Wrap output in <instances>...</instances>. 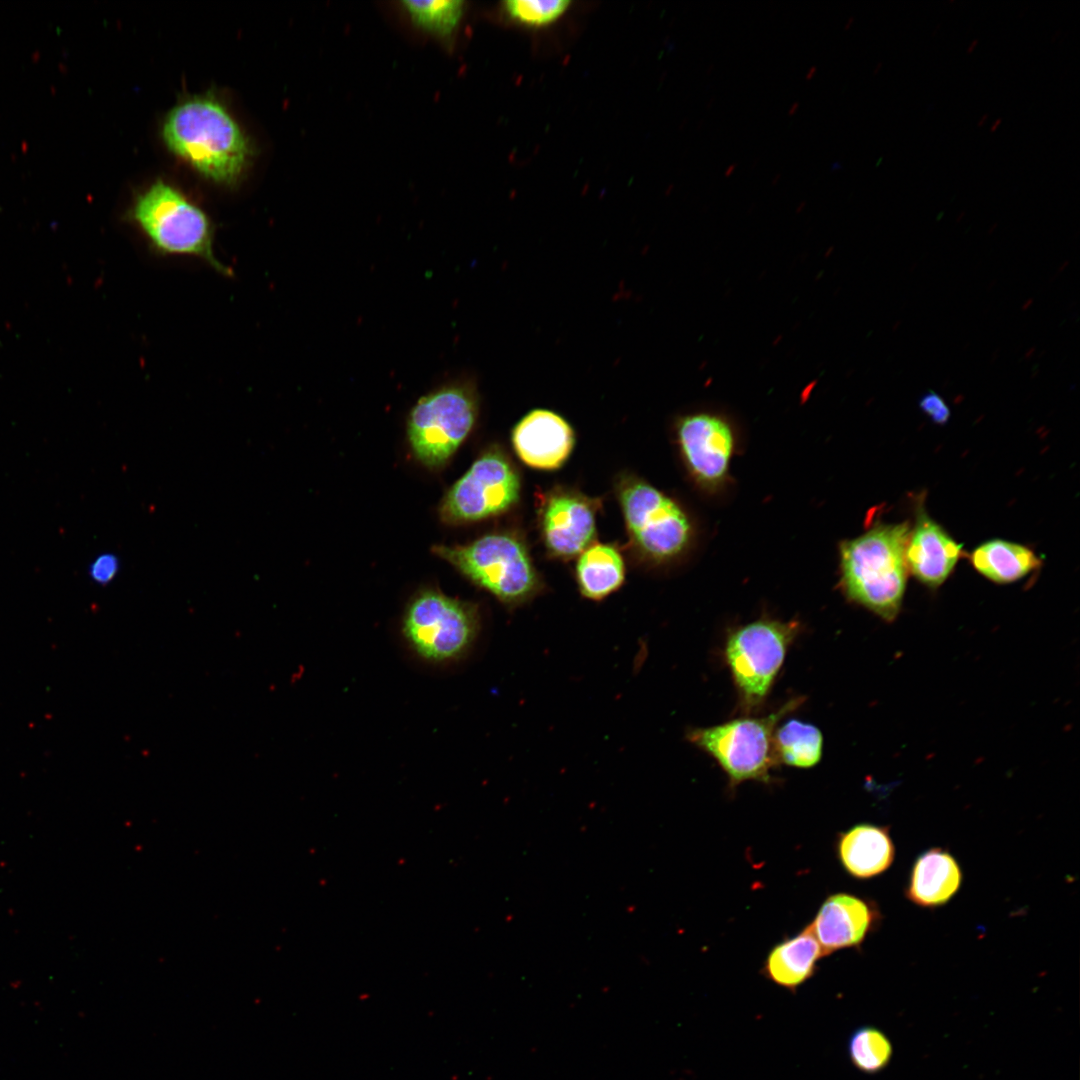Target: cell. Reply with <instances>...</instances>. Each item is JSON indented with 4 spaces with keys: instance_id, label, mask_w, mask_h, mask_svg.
Masks as SVG:
<instances>
[{
    "instance_id": "37",
    "label": "cell",
    "mask_w": 1080,
    "mask_h": 1080,
    "mask_svg": "<svg viewBox=\"0 0 1080 1080\" xmlns=\"http://www.w3.org/2000/svg\"><path fill=\"white\" fill-rule=\"evenodd\" d=\"M714 69V64H710L706 69V76H709Z\"/></svg>"
},
{
    "instance_id": "2",
    "label": "cell",
    "mask_w": 1080,
    "mask_h": 1080,
    "mask_svg": "<svg viewBox=\"0 0 1080 1080\" xmlns=\"http://www.w3.org/2000/svg\"><path fill=\"white\" fill-rule=\"evenodd\" d=\"M163 138L171 151L217 182L236 180L248 161L246 137L213 99L195 98L176 106L163 125Z\"/></svg>"
},
{
    "instance_id": "12",
    "label": "cell",
    "mask_w": 1080,
    "mask_h": 1080,
    "mask_svg": "<svg viewBox=\"0 0 1080 1080\" xmlns=\"http://www.w3.org/2000/svg\"><path fill=\"white\" fill-rule=\"evenodd\" d=\"M599 506V499L567 488L553 489L542 497L540 530L551 556L571 559L592 544Z\"/></svg>"
},
{
    "instance_id": "11",
    "label": "cell",
    "mask_w": 1080,
    "mask_h": 1080,
    "mask_svg": "<svg viewBox=\"0 0 1080 1080\" xmlns=\"http://www.w3.org/2000/svg\"><path fill=\"white\" fill-rule=\"evenodd\" d=\"M676 436L682 458L694 480L710 492L726 482L735 437L721 416L694 413L676 422Z\"/></svg>"
},
{
    "instance_id": "31",
    "label": "cell",
    "mask_w": 1080,
    "mask_h": 1080,
    "mask_svg": "<svg viewBox=\"0 0 1080 1080\" xmlns=\"http://www.w3.org/2000/svg\"><path fill=\"white\" fill-rule=\"evenodd\" d=\"M854 21H855L854 16L849 17L846 24H845V26H844V31L850 30V28H851L852 24L854 23Z\"/></svg>"
},
{
    "instance_id": "3",
    "label": "cell",
    "mask_w": 1080,
    "mask_h": 1080,
    "mask_svg": "<svg viewBox=\"0 0 1080 1080\" xmlns=\"http://www.w3.org/2000/svg\"><path fill=\"white\" fill-rule=\"evenodd\" d=\"M130 218L155 254L194 257L224 276L232 275L214 252V228L207 214L171 185H151L135 200Z\"/></svg>"
},
{
    "instance_id": "7",
    "label": "cell",
    "mask_w": 1080,
    "mask_h": 1080,
    "mask_svg": "<svg viewBox=\"0 0 1080 1080\" xmlns=\"http://www.w3.org/2000/svg\"><path fill=\"white\" fill-rule=\"evenodd\" d=\"M616 493L630 542L644 560L665 563L686 551L692 525L672 498L630 474L618 479Z\"/></svg>"
},
{
    "instance_id": "8",
    "label": "cell",
    "mask_w": 1080,
    "mask_h": 1080,
    "mask_svg": "<svg viewBox=\"0 0 1080 1080\" xmlns=\"http://www.w3.org/2000/svg\"><path fill=\"white\" fill-rule=\"evenodd\" d=\"M478 409L471 382L444 386L420 398L407 423L415 457L431 468L444 465L472 430Z\"/></svg>"
},
{
    "instance_id": "17",
    "label": "cell",
    "mask_w": 1080,
    "mask_h": 1080,
    "mask_svg": "<svg viewBox=\"0 0 1080 1080\" xmlns=\"http://www.w3.org/2000/svg\"><path fill=\"white\" fill-rule=\"evenodd\" d=\"M962 880V870L956 858L944 848L932 847L915 859L905 896L919 907L937 908L952 899L959 891Z\"/></svg>"
},
{
    "instance_id": "24",
    "label": "cell",
    "mask_w": 1080,
    "mask_h": 1080,
    "mask_svg": "<svg viewBox=\"0 0 1080 1080\" xmlns=\"http://www.w3.org/2000/svg\"><path fill=\"white\" fill-rule=\"evenodd\" d=\"M508 16L520 24L544 26L558 19L570 5L569 1L510 0L505 2Z\"/></svg>"
},
{
    "instance_id": "27",
    "label": "cell",
    "mask_w": 1080,
    "mask_h": 1080,
    "mask_svg": "<svg viewBox=\"0 0 1080 1080\" xmlns=\"http://www.w3.org/2000/svg\"><path fill=\"white\" fill-rule=\"evenodd\" d=\"M817 70H818L817 66H815V65L811 66L809 68V70L807 71L806 75H805V79L807 81L811 80L815 76Z\"/></svg>"
},
{
    "instance_id": "38",
    "label": "cell",
    "mask_w": 1080,
    "mask_h": 1080,
    "mask_svg": "<svg viewBox=\"0 0 1080 1080\" xmlns=\"http://www.w3.org/2000/svg\"><path fill=\"white\" fill-rule=\"evenodd\" d=\"M759 161H760L759 158L754 159L753 163L751 164V168H755L756 165L759 163Z\"/></svg>"
},
{
    "instance_id": "26",
    "label": "cell",
    "mask_w": 1080,
    "mask_h": 1080,
    "mask_svg": "<svg viewBox=\"0 0 1080 1080\" xmlns=\"http://www.w3.org/2000/svg\"><path fill=\"white\" fill-rule=\"evenodd\" d=\"M921 410L936 424H945L950 418V409L944 399L934 391L925 393L920 401Z\"/></svg>"
},
{
    "instance_id": "13",
    "label": "cell",
    "mask_w": 1080,
    "mask_h": 1080,
    "mask_svg": "<svg viewBox=\"0 0 1080 1080\" xmlns=\"http://www.w3.org/2000/svg\"><path fill=\"white\" fill-rule=\"evenodd\" d=\"M881 919L880 909L872 900L839 892L823 901L808 927L827 956L859 947L879 927Z\"/></svg>"
},
{
    "instance_id": "20",
    "label": "cell",
    "mask_w": 1080,
    "mask_h": 1080,
    "mask_svg": "<svg viewBox=\"0 0 1080 1080\" xmlns=\"http://www.w3.org/2000/svg\"><path fill=\"white\" fill-rule=\"evenodd\" d=\"M969 558L979 573L1000 584L1017 581L1041 566L1029 547L1002 539L982 543Z\"/></svg>"
},
{
    "instance_id": "6",
    "label": "cell",
    "mask_w": 1080,
    "mask_h": 1080,
    "mask_svg": "<svg viewBox=\"0 0 1080 1080\" xmlns=\"http://www.w3.org/2000/svg\"><path fill=\"white\" fill-rule=\"evenodd\" d=\"M799 632L800 624L796 621L761 618L728 634L724 657L742 714L748 716L763 706Z\"/></svg>"
},
{
    "instance_id": "32",
    "label": "cell",
    "mask_w": 1080,
    "mask_h": 1080,
    "mask_svg": "<svg viewBox=\"0 0 1080 1080\" xmlns=\"http://www.w3.org/2000/svg\"><path fill=\"white\" fill-rule=\"evenodd\" d=\"M978 43H979V40H978V39H974V40H973V41L971 42V44L969 45V47H968V49H967V53H969V54H970V53H972V52L974 51V49L976 48V46L978 45Z\"/></svg>"
},
{
    "instance_id": "30",
    "label": "cell",
    "mask_w": 1080,
    "mask_h": 1080,
    "mask_svg": "<svg viewBox=\"0 0 1080 1080\" xmlns=\"http://www.w3.org/2000/svg\"><path fill=\"white\" fill-rule=\"evenodd\" d=\"M1001 123H1002V118H998V119H996V120H995V122L993 123V125H992V126H991V128H990V132H991V133H994V132H995V131H996V130L998 129V127H999V125H1000Z\"/></svg>"
},
{
    "instance_id": "5",
    "label": "cell",
    "mask_w": 1080,
    "mask_h": 1080,
    "mask_svg": "<svg viewBox=\"0 0 1080 1080\" xmlns=\"http://www.w3.org/2000/svg\"><path fill=\"white\" fill-rule=\"evenodd\" d=\"M804 697H794L763 717L736 718L718 725L689 729L688 741L710 755L736 787L745 781L769 783L779 764L774 749L777 724L797 709Z\"/></svg>"
},
{
    "instance_id": "33",
    "label": "cell",
    "mask_w": 1080,
    "mask_h": 1080,
    "mask_svg": "<svg viewBox=\"0 0 1080 1080\" xmlns=\"http://www.w3.org/2000/svg\"><path fill=\"white\" fill-rule=\"evenodd\" d=\"M988 119V114H984L977 123L978 127H982Z\"/></svg>"
},
{
    "instance_id": "39",
    "label": "cell",
    "mask_w": 1080,
    "mask_h": 1080,
    "mask_svg": "<svg viewBox=\"0 0 1080 1080\" xmlns=\"http://www.w3.org/2000/svg\"><path fill=\"white\" fill-rule=\"evenodd\" d=\"M1059 34H1060V30H1058L1057 33L1054 34V36L1052 37V40L1054 41L1055 38H1057L1059 36Z\"/></svg>"
},
{
    "instance_id": "19",
    "label": "cell",
    "mask_w": 1080,
    "mask_h": 1080,
    "mask_svg": "<svg viewBox=\"0 0 1080 1080\" xmlns=\"http://www.w3.org/2000/svg\"><path fill=\"white\" fill-rule=\"evenodd\" d=\"M624 580V560L613 545L592 543L578 555L576 581L583 597L603 600L617 591Z\"/></svg>"
},
{
    "instance_id": "36",
    "label": "cell",
    "mask_w": 1080,
    "mask_h": 1080,
    "mask_svg": "<svg viewBox=\"0 0 1080 1080\" xmlns=\"http://www.w3.org/2000/svg\"><path fill=\"white\" fill-rule=\"evenodd\" d=\"M882 65H883V63H882L881 61H880V62H878V64H877L876 68H875V69H874V71H873V75H876V74H878V72H879V71L881 70V68H882Z\"/></svg>"
},
{
    "instance_id": "9",
    "label": "cell",
    "mask_w": 1080,
    "mask_h": 1080,
    "mask_svg": "<svg viewBox=\"0 0 1080 1080\" xmlns=\"http://www.w3.org/2000/svg\"><path fill=\"white\" fill-rule=\"evenodd\" d=\"M404 634L422 657L444 661L461 656L475 640L479 615L470 603L425 591L409 604Z\"/></svg>"
},
{
    "instance_id": "14",
    "label": "cell",
    "mask_w": 1080,
    "mask_h": 1080,
    "mask_svg": "<svg viewBox=\"0 0 1080 1080\" xmlns=\"http://www.w3.org/2000/svg\"><path fill=\"white\" fill-rule=\"evenodd\" d=\"M512 445L519 459L539 470L560 468L569 458L575 443L571 425L559 414L534 409L513 428Z\"/></svg>"
},
{
    "instance_id": "25",
    "label": "cell",
    "mask_w": 1080,
    "mask_h": 1080,
    "mask_svg": "<svg viewBox=\"0 0 1080 1080\" xmlns=\"http://www.w3.org/2000/svg\"><path fill=\"white\" fill-rule=\"evenodd\" d=\"M119 567L118 557L113 553L106 552L100 554L91 562L88 574L96 584L106 585L115 578Z\"/></svg>"
},
{
    "instance_id": "35",
    "label": "cell",
    "mask_w": 1080,
    "mask_h": 1080,
    "mask_svg": "<svg viewBox=\"0 0 1080 1080\" xmlns=\"http://www.w3.org/2000/svg\"><path fill=\"white\" fill-rule=\"evenodd\" d=\"M780 178H781V174L780 173L776 174L774 176V178L772 179L771 184L776 185L778 183V181L780 180Z\"/></svg>"
},
{
    "instance_id": "16",
    "label": "cell",
    "mask_w": 1080,
    "mask_h": 1080,
    "mask_svg": "<svg viewBox=\"0 0 1080 1080\" xmlns=\"http://www.w3.org/2000/svg\"><path fill=\"white\" fill-rule=\"evenodd\" d=\"M836 855L851 877L868 880L884 873L895 858V845L887 826L856 824L837 834Z\"/></svg>"
},
{
    "instance_id": "28",
    "label": "cell",
    "mask_w": 1080,
    "mask_h": 1080,
    "mask_svg": "<svg viewBox=\"0 0 1080 1080\" xmlns=\"http://www.w3.org/2000/svg\"><path fill=\"white\" fill-rule=\"evenodd\" d=\"M737 166H738V164H737V163H732V164H730V165H729V166L727 167V169L725 170V172H724V176H725V177H730V176H731V175H732V174H733V173L735 172V170H736Z\"/></svg>"
},
{
    "instance_id": "22",
    "label": "cell",
    "mask_w": 1080,
    "mask_h": 1080,
    "mask_svg": "<svg viewBox=\"0 0 1080 1080\" xmlns=\"http://www.w3.org/2000/svg\"><path fill=\"white\" fill-rule=\"evenodd\" d=\"M401 4L412 23L442 39L455 32L464 13V2L459 0L402 1Z\"/></svg>"
},
{
    "instance_id": "21",
    "label": "cell",
    "mask_w": 1080,
    "mask_h": 1080,
    "mask_svg": "<svg viewBox=\"0 0 1080 1080\" xmlns=\"http://www.w3.org/2000/svg\"><path fill=\"white\" fill-rule=\"evenodd\" d=\"M777 759L795 768H812L822 757L823 735L810 723L792 719L775 730Z\"/></svg>"
},
{
    "instance_id": "15",
    "label": "cell",
    "mask_w": 1080,
    "mask_h": 1080,
    "mask_svg": "<svg viewBox=\"0 0 1080 1080\" xmlns=\"http://www.w3.org/2000/svg\"><path fill=\"white\" fill-rule=\"evenodd\" d=\"M906 545L908 571L922 584L936 588L951 574L962 555L958 544L918 501Z\"/></svg>"
},
{
    "instance_id": "29",
    "label": "cell",
    "mask_w": 1080,
    "mask_h": 1080,
    "mask_svg": "<svg viewBox=\"0 0 1080 1080\" xmlns=\"http://www.w3.org/2000/svg\"><path fill=\"white\" fill-rule=\"evenodd\" d=\"M799 106H800L799 102H798V101H795V102H794V103H793V104L791 105V107L789 108V110H788V115H789V116H793V115H794V114L796 113V111L798 110Z\"/></svg>"
},
{
    "instance_id": "18",
    "label": "cell",
    "mask_w": 1080,
    "mask_h": 1080,
    "mask_svg": "<svg viewBox=\"0 0 1080 1080\" xmlns=\"http://www.w3.org/2000/svg\"><path fill=\"white\" fill-rule=\"evenodd\" d=\"M823 957L822 949L807 925L798 934L771 948L761 974L773 984L795 993L815 975L817 964Z\"/></svg>"
},
{
    "instance_id": "34",
    "label": "cell",
    "mask_w": 1080,
    "mask_h": 1080,
    "mask_svg": "<svg viewBox=\"0 0 1080 1080\" xmlns=\"http://www.w3.org/2000/svg\"><path fill=\"white\" fill-rule=\"evenodd\" d=\"M714 102H715V97H714V96H712V97H711V98L709 99V101L707 102V105H706V110H710V109H711V107L713 106Z\"/></svg>"
},
{
    "instance_id": "10",
    "label": "cell",
    "mask_w": 1080,
    "mask_h": 1080,
    "mask_svg": "<svg viewBox=\"0 0 1080 1080\" xmlns=\"http://www.w3.org/2000/svg\"><path fill=\"white\" fill-rule=\"evenodd\" d=\"M521 493V478L499 448L485 451L449 489L440 513L450 523L483 520L510 510Z\"/></svg>"
},
{
    "instance_id": "4",
    "label": "cell",
    "mask_w": 1080,
    "mask_h": 1080,
    "mask_svg": "<svg viewBox=\"0 0 1080 1080\" xmlns=\"http://www.w3.org/2000/svg\"><path fill=\"white\" fill-rule=\"evenodd\" d=\"M433 551L507 606L525 604L542 589L526 544L513 533L487 534L468 545Z\"/></svg>"
},
{
    "instance_id": "1",
    "label": "cell",
    "mask_w": 1080,
    "mask_h": 1080,
    "mask_svg": "<svg viewBox=\"0 0 1080 1080\" xmlns=\"http://www.w3.org/2000/svg\"><path fill=\"white\" fill-rule=\"evenodd\" d=\"M908 522H877L840 544L841 588L848 600L886 621L898 615L906 589Z\"/></svg>"
},
{
    "instance_id": "23",
    "label": "cell",
    "mask_w": 1080,
    "mask_h": 1080,
    "mask_svg": "<svg viewBox=\"0 0 1080 1080\" xmlns=\"http://www.w3.org/2000/svg\"><path fill=\"white\" fill-rule=\"evenodd\" d=\"M848 1056L860 1072L875 1074L889 1064L893 1047L889 1038L876 1027L861 1026L848 1039Z\"/></svg>"
}]
</instances>
